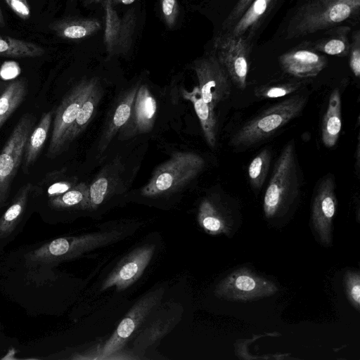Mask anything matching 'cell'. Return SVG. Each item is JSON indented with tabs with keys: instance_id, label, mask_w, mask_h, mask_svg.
Here are the masks:
<instances>
[{
	"instance_id": "1",
	"label": "cell",
	"mask_w": 360,
	"mask_h": 360,
	"mask_svg": "<svg viewBox=\"0 0 360 360\" xmlns=\"http://www.w3.org/2000/svg\"><path fill=\"white\" fill-rule=\"evenodd\" d=\"M307 101V94H296L275 103L240 127L232 135L229 145L245 148L264 141L298 117Z\"/></svg>"
},
{
	"instance_id": "2",
	"label": "cell",
	"mask_w": 360,
	"mask_h": 360,
	"mask_svg": "<svg viewBox=\"0 0 360 360\" xmlns=\"http://www.w3.org/2000/svg\"><path fill=\"white\" fill-rule=\"evenodd\" d=\"M359 6L360 0H311L292 18L287 38L304 36L333 27L350 18Z\"/></svg>"
},
{
	"instance_id": "3",
	"label": "cell",
	"mask_w": 360,
	"mask_h": 360,
	"mask_svg": "<svg viewBox=\"0 0 360 360\" xmlns=\"http://www.w3.org/2000/svg\"><path fill=\"white\" fill-rule=\"evenodd\" d=\"M122 236L121 232L113 230L58 238L28 252L25 260L33 265L59 263L117 241Z\"/></svg>"
},
{
	"instance_id": "4",
	"label": "cell",
	"mask_w": 360,
	"mask_h": 360,
	"mask_svg": "<svg viewBox=\"0 0 360 360\" xmlns=\"http://www.w3.org/2000/svg\"><path fill=\"white\" fill-rule=\"evenodd\" d=\"M204 159L193 152H176L161 164L141 189L147 197L166 195L190 183L205 167Z\"/></svg>"
},
{
	"instance_id": "5",
	"label": "cell",
	"mask_w": 360,
	"mask_h": 360,
	"mask_svg": "<svg viewBox=\"0 0 360 360\" xmlns=\"http://www.w3.org/2000/svg\"><path fill=\"white\" fill-rule=\"evenodd\" d=\"M295 142L284 146L274 165L264 198L265 214L271 217L299 193L300 178Z\"/></svg>"
},
{
	"instance_id": "6",
	"label": "cell",
	"mask_w": 360,
	"mask_h": 360,
	"mask_svg": "<svg viewBox=\"0 0 360 360\" xmlns=\"http://www.w3.org/2000/svg\"><path fill=\"white\" fill-rule=\"evenodd\" d=\"M34 121L32 115H23L0 152V210L8 200L12 183L23 160L25 145Z\"/></svg>"
},
{
	"instance_id": "7",
	"label": "cell",
	"mask_w": 360,
	"mask_h": 360,
	"mask_svg": "<svg viewBox=\"0 0 360 360\" xmlns=\"http://www.w3.org/2000/svg\"><path fill=\"white\" fill-rule=\"evenodd\" d=\"M98 80L97 77L78 82L63 99L57 108L53 119V130L46 155L53 158L66 149V140L75 122L79 108Z\"/></svg>"
},
{
	"instance_id": "8",
	"label": "cell",
	"mask_w": 360,
	"mask_h": 360,
	"mask_svg": "<svg viewBox=\"0 0 360 360\" xmlns=\"http://www.w3.org/2000/svg\"><path fill=\"white\" fill-rule=\"evenodd\" d=\"M214 54L224 68L228 76L240 90L247 86L249 71L250 44L245 36L235 37L220 33L214 41Z\"/></svg>"
},
{
	"instance_id": "9",
	"label": "cell",
	"mask_w": 360,
	"mask_h": 360,
	"mask_svg": "<svg viewBox=\"0 0 360 360\" xmlns=\"http://www.w3.org/2000/svg\"><path fill=\"white\" fill-rule=\"evenodd\" d=\"M193 68L202 99L214 110L231 91V82L226 71L214 53L195 60Z\"/></svg>"
},
{
	"instance_id": "10",
	"label": "cell",
	"mask_w": 360,
	"mask_h": 360,
	"mask_svg": "<svg viewBox=\"0 0 360 360\" xmlns=\"http://www.w3.org/2000/svg\"><path fill=\"white\" fill-rule=\"evenodd\" d=\"M164 290L160 288L140 299L121 321L112 335L100 349L96 359H108L124 347L162 298Z\"/></svg>"
},
{
	"instance_id": "11",
	"label": "cell",
	"mask_w": 360,
	"mask_h": 360,
	"mask_svg": "<svg viewBox=\"0 0 360 360\" xmlns=\"http://www.w3.org/2000/svg\"><path fill=\"white\" fill-rule=\"evenodd\" d=\"M136 27L133 11L119 16L112 0L105 3L104 44L109 56L125 55L130 50Z\"/></svg>"
},
{
	"instance_id": "12",
	"label": "cell",
	"mask_w": 360,
	"mask_h": 360,
	"mask_svg": "<svg viewBox=\"0 0 360 360\" xmlns=\"http://www.w3.org/2000/svg\"><path fill=\"white\" fill-rule=\"evenodd\" d=\"M154 251V245H146L135 249L109 274L101 290L115 287L117 290H122L128 288L143 273Z\"/></svg>"
},
{
	"instance_id": "13",
	"label": "cell",
	"mask_w": 360,
	"mask_h": 360,
	"mask_svg": "<svg viewBox=\"0 0 360 360\" xmlns=\"http://www.w3.org/2000/svg\"><path fill=\"white\" fill-rule=\"evenodd\" d=\"M156 101L145 84L139 86L132 105L130 117L121 131L124 138L147 133L153 127Z\"/></svg>"
},
{
	"instance_id": "14",
	"label": "cell",
	"mask_w": 360,
	"mask_h": 360,
	"mask_svg": "<svg viewBox=\"0 0 360 360\" xmlns=\"http://www.w3.org/2000/svg\"><path fill=\"white\" fill-rule=\"evenodd\" d=\"M327 58L311 50L297 49L286 52L279 58L282 69L296 77L316 76L327 65Z\"/></svg>"
},
{
	"instance_id": "15",
	"label": "cell",
	"mask_w": 360,
	"mask_h": 360,
	"mask_svg": "<svg viewBox=\"0 0 360 360\" xmlns=\"http://www.w3.org/2000/svg\"><path fill=\"white\" fill-rule=\"evenodd\" d=\"M139 87V85L136 84L124 93L111 110L98 142L100 153L107 149L117 132L127 122Z\"/></svg>"
},
{
	"instance_id": "16",
	"label": "cell",
	"mask_w": 360,
	"mask_h": 360,
	"mask_svg": "<svg viewBox=\"0 0 360 360\" xmlns=\"http://www.w3.org/2000/svg\"><path fill=\"white\" fill-rule=\"evenodd\" d=\"M181 91L184 98L193 105L207 144L214 148L217 140V120L214 110L204 101L198 86H194L191 91L184 89Z\"/></svg>"
},
{
	"instance_id": "17",
	"label": "cell",
	"mask_w": 360,
	"mask_h": 360,
	"mask_svg": "<svg viewBox=\"0 0 360 360\" xmlns=\"http://www.w3.org/2000/svg\"><path fill=\"white\" fill-rule=\"evenodd\" d=\"M341 109L340 91L336 88L330 94L321 123V140L326 147H333L339 139L342 129Z\"/></svg>"
},
{
	"instance_id": "18",
	"label": "cell",
	"mask_w": 360,
	"mask_h": 360,
	"mask_svg": "<svg viewBox=\"0 0 360 360\" xmlns=\"http://www.w3.org/2000/svg\"><path fill=\"white\" fill-rule=\"evenodd\" d=\"M49 28L62 39L79 40L96 33L101 23L96 18H65L52 22Z\"/></svg>"
},
{
	"instance_id": "19",
	"label": "cell",
	"mask_w": 360,
	"mask_h": 360,
	"mask_svg": "<svg viewBox=\"0 0 360 360\" xmlns=\"http://www.w3.org/2000/svg\"><path fill=\"white\" fill-rule=\"evenodd\" d=\"M103 95L99 79L96 82L84 100L76 120L73 123L66 140V148L82 132L92 120Z\"/></svg>"
},
{
	"instance_id": "20",
	"label": "cell",
	"mask_w": 360,
	"mask_h": 360,
	"mask_svg": "<svg viewBox=\"0 0 360 360\" xmlns=\"http://www.w3.org/2000/svg\"><path fill=\"white\" fill-rule=\"evenodd\" d=\"M53 119V111L42 114L37 125L32 130L25 148L23 169L25 172L35 162L47 139Z\"/></svg>"
},
{
	"instance_id": "21",
	"label": "cell",
	"mask_w": 360,
	"mask_h": 360,
	"mask_svg": "<svg viewBox=\"0 0 360 360\" xmlns=\"http://www.w3.org/2000/svg\"><path fill=\"white\" fill-rule=\"evenodd\" d=\"M32 188L30 183L23 185L15 195L11 205L0 218V238L8 236L21 220Z\"/></svg>"
},
{
	"instance_id": "22",
	"label": "cell",
	"mask_w": 360,
	"mask_h": 360,
	"mask_svg": "<svg viewBox=\"0 0 360 360\" xmlns=\"http://www.w3.org/2000/svg\"><path fill=\"white\" fill-rule=\"evenodd\" d=\"M274 1L275 0H254L233 26L225 32L238 37L245 36L246 32L253 31Z\"/></svg>"
},
{
	"instance_id": "23",
	"label": "cell",
	"mask_w": 360,
	"mask_h": 360,
	"mask_svg": "<svg viewBox=\"0 0 360 360\" xmlns=\"http://www.w3.org/2000/svg\"><path fill=\"white\" fill-rule=\"evenodd\" d=\"M49 202L58 210H90L89 186L79 183L59 195L49 198Z\"/></svg>"
},
{
	"instance_id": "24",
	"label": "cell",
	"mask_w": 360,
	"mask_h": 360,
	"mask_svg": "<svg viewBox=\"0 0 360 360\" xmlns=\"http://www.w3.org/2000/svg\"><path fill=\"white\" fill-rule=\"evenodd\" d=\"M27 94L26 83L18 79L11 82L0 96V128L23 101Z\"/></svg>"
},
{
	"instance_id": "25",
	"label": "cell",
	"mask_w": 360,
	"mask_h": 360,
	"mask_svg": "<svg viewBox=\"0 0 360 360\" xmlns=\"http://www.w3.org/2000/svg\"><path fill=\"white\" fill-rule=\"evenodd\" d=\"M44 53V49L35 43L0 35V56L35 58L43 56Z\"/></svg>"
},
{
	"instance_id": "26",
	"label": "cell",
	"mask_w": 360,
	"mask_h": 360,
	"mask_svg": "<svg viewBox=\"0 0 360 360\" xmlns=\"http://www.w3.org/2000/svg\"><path fill=\"white\" fill-rule=\"evenodd\" d=\"M349 30L348 27H341L338 30V34L321 39L316 41L312 48L331 56H345L350 49L347 34Z\"/></svg>"
},
{
	"instance_id": "27",
	"label": "cell",
	"mask_w": 360,
	"mask_h": 360,
	"mask_svg": "<svg viewBox=\"0 0 360 360\" xmlns=\"http://www.w3.org/2000/svg\"><path fill=\"white\" fill-rule=\"evenodd\" d=\"M271 160V150L269 148H264L250 163L248 170V179L254 189L259 190L262 187L269 172Z\"/></svg>"
},
{
	"instance_id": "28",
	"label": "cell",
	"mask_w": 360,
	"mask_h": 360,
	"mask_svg": "<svg viewBox=\"0 0 360 360\" xmlns=\"http://www.w3.org/2000/svg\"><path fill=\"white\" fill-rule=\"evenodd\" d=\"M303 83L300 82H288L274 84H265L257 86L254 90L256 97L261 99L283 97L298 91Z\"/></svg>"
},
{
	"instance_id": "29",
	"label": "cell",
	"mask_w": 360,
	"mask_h": 360,
	"mask_svg": "<svg viewBox=\"0 0 360 360\" xmlns=\"http://www.w3.org/2000/svg\"><path fill=\"white\" fill-rule=\"evenodd\" d=\"M110 181L105 175L100 176L89 186L90 209L97 208L109 194Z\"/></svg>"
},
{
	"instance_id": "30",
	"label": "cell",
	"mask_w": 360,
	"mask_h": 360,
	"mask_svg": "<svg viewBox=\"0 0 360 360\" xmlns=\"http://www.w3.org/2000/svg\"><path fill=\"white\" fill-rule=\"evenodd\" d=\"M161 13L165 25L172 28L178 19L179 6L177 0H160Z\"/></svg>"
},
{
	"instance_id": "31",
	"label": "cell",
	"mask_w": 360,
	"mask_h": 360,
	"mask_svg": "<svg viewBox=\"0 0 360 360\" xmlns=\"http://www.w3.org/2000/svg\"><path fill=\"white\" fill-rule=\"evenodd\" d=\"M254 0H238L223 22L222 29L230 30L246 11Z\"/></svg>"
},
{
	"instance_id": "32",
	"label": "cell",
	"mask_w": 360,
	"mask_h": 360,
	"mask_svg": "<svg viewBox=\"0 0 360 360\" xmlns=\"http://www.w3.org/2000/svg\"><path fill=\"white\" fill-rule=\"evenodd\" d=\"M349 51V67L354 76L359 77L360 76V48L359 32L356 34L352 44L350 46Z\"/></svg>"
},
{
	"instance_id": "33",
	"label": "cell",
	"mask_w": 360,
	"mask_h": 360,
	"mask_svg": "<svg viewBox=\"0 0 360 360\" xmlns=\"http://www.w3.org/2000/svg\"><path fill=\"white\" fill-rule=\"evenodd\" d=\"M4 1L19 18L26 20L30 17V8L26 0H4Z\"/></svg>"
},
{
	"instance_id": "34",
	"label": "cell",
	"mask_w": 360,
	"mask_h": 360,
	"mask_svg": "<svg viewBox=\"0 0 360 360\" xmlns=\"http://www.w3.org/2000/svg\"><path fill=\"white\" fill-rule=\"evenodd\" d=\"M20 72L18 64L15 61H6L0 69V75L4 79H10L17 76Z\"/></svg>"
},
{
	"instance_id": "35",
	"label": "cell",
	"mask_w": 360,
	"mask_h": 360,
	"mask_svg": "<svg viewBox=\"0 0 360 360\" xmlns=\"http://www.w3.org/2000/svg\"><path fill=\"white\" fill-rule=\"evenodd\" d=\"M73 185V183L68 181H62L54 183L48 188V195L49 198L59 195L68 191L70 188L74 186Z\"/></svg>"
},
{
	"instance_id": "36",
	"label": "cell",
	"mask_w": 360,
	"mask_h": 360,
	"mask_svg": "<svg viewBox=\"0 0 360 360\" xmlns=\"http://www.w3.org/2000/svg\"><path fill=\"white\" fill-rule=\"evenodd\" d=\"M235 283L236 288L243 291H251L256 286L255 280L250 276L245 275L239 276Z\"/></svg>"
},
{
	"instance_id": "37",
	"label": "cell",
	"mask_w": 360,
	"mask_h": 360,
	"mask_svg": "<svg viewBox=\"0 0 360 360\" xmlns=\"http://www.w3.org/2000/svg\"><path fill=\"white\" fill-rule=\"evenodd\" d=\"M360 148H359V134H358V139H357V144H356V151L354 153V160H355V163H354V167H355V169H356V175L359 176V161H360Z\"/></svg>"
},
{
	"instance_id": "38",
	"label": "cell",
	"mask_w": 360,
	"mask_h": 360,
	"mask_svg": "<svg viewBox=\"0 0 360 360\" xmlns=\"http://www.w3.org/2000/svg\"><path fill=\"white\" fill-rule=\"evenodd\" d=\"M351 296L353 298V300L356 302V304H359L360 286H359V283L352 286V288L351 289Z\"/></svg>"
},
{
	"instance_id": "39",
	"label": "cell",
	"mask_w": 360,
	"mask_h": 360,
	"mask_svg": "<svg viewBox=\"0 0 360 360\" xmlns=\"http://www.w3.org/2000/svg\"><path fill=\"white\" fill-rule=\"evenodd\" d=\"M136 0H112V4L114 3L121 4L123 5H129L133 4Z\"/></svg>"
},
{
	"instance_id": "40",
	"label": "cell",
	"mask_w": 360,
	"mask_h": 360,
	"mask_svg": "<svg viewBox=\"0 0 360 360\" xmlns=\"http://www.w3.org/2000/svg\"><path fill=\"white\" fill-rule=\"evenodd\" d=\"M4 26H5V20H4V15H3V13H2L1 8L0 7V27H3Z\"/></svg>"
},
{
	"instance_id": "41",
	"label": "cell",
	"mask_w": 360,
	"mask_h": 360,
	"mask_svg": "<svg viewBox=\"0 0 360 360\" xmlns=\"http://www.w3.org/2000/svg\"><path fill=\"white\" fill-rule=\"evenodd\" d=\"M102 0H88L89 3H98L101 1Z\"/></svg>"
},
{
	"instance_id": "42",
	"label": "cell",
	"mask_w": 360,
	"mask_h": 360,
	"mask_svg": "<svg viewBox=\"0 0 360 360\" xmlns=\"http://www.w3.org/2000/svg\"><path fill=\"white\" fill-rule=\"evenodd\" d=\"M325 1H346V0H325Z\"/></svg>"
}]
</instances>
